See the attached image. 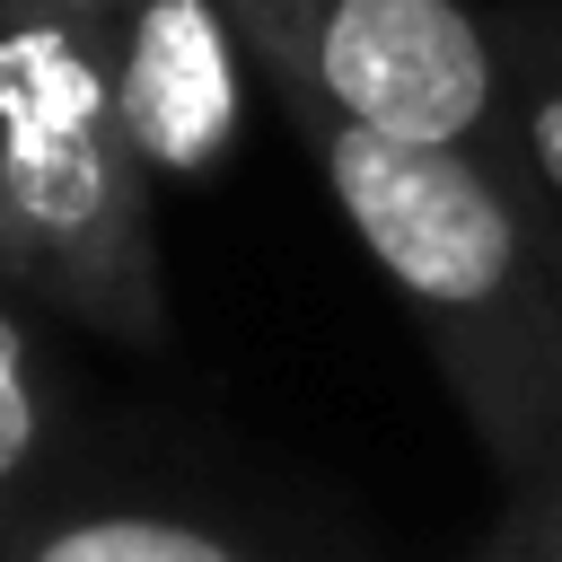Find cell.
<instances>
[{"label":"cell","mask_w":562,"mask_h":562,"mask_svg":"<svg viewBox=\"0 0 562 562\" xmlns=\"http://www.w3.org/2000/svg\"><path fill=\"white\" fill-rule=\"evenodd\" d=\"M281 123L299 132L307 167L325 176L342 228L422 325L457 422L483 439L492 474L518 483L562 448V386H553V290H562V228L553 211L492 158V149H430L386 140L325 97L263 79Z\"/></svg>","instance_id":"1"},{"label":"cell","mask_w":562,"mask_h":562,"mask_svg":"<svg viewBox=\"0 0 562 562\" xmlns=\"http://www.w3.org/2000/svg\"><path fill=\"white\" fill-rule=\"evenodd\" d=\"M158 176L123 132L105 26H0V290L123 351H167Z\"/></svg>","instance_id":"2"},{"label":"cell","mask_w":562,"mask_h":562,"mask_svg":"<svg viewBox=\"0 0 562 562\" xmlns=\"http://www.w3.org/2000/svg\"><path fill=\"white\" fill-rule=\"evenodd\" d=\"M255 79H290L334 114L501 158V35L474 0H228Z\"/></svg>","instance_id":"3"},{"label":"cell","mask_w":562,"mask_h":562,"mask_svg":"<svg viewBox=\"0 0 562 562\" xmlns=\"http://www.w3.org/2000/svg\"><path fill=\"white\" fill-rule=\"evenodd\" d=\"M105 26V70L132 149L149 158L158 184H202L237 158L246 140V26L228 0H132Z\"/></svg>","instance_id":"4"},{"label":"cell","mask_w":562,"mask_h":562,"mask_svg":"<svg viewBox=\"0 0 562 562\" xmlns=\"http://www.w3.org/2000/svg\"><path fill=\"white\" fill-rule=\"evenodd\" d=\"M0 562H272L246 536L193 518V509H158V501H79V509H44L0 527Z\"/></svg>","instance_id":"5"},{"label":"cell","mask_w":562,"mask_h":562,"mask_svg":"<svg viewBox=\"0 0 562 562\" xmlns=\"http://www.w3.org/2000/svg\"><path fill=\"white\" fill-rule=\"evenodd\" d=\"M501 35V167L562 220V0H509Z\"/></svg>","instance_id":"6"},{"label":"cell","mask_w":562,"mask_h":562,"mask_svg":"<svg viewBox=\"0 0 562 562\" xmlns=\"http://www.w3.org/2000/svg\"><path fill=\"white\" fill-rule=\"evenodd\" d=\"M53 448V378H44V351L18 316V299L0 290V527H18V501L35 483Z\"/></svg>","instance_id":"7"},{"label":"cell","mask_w":562,"mask_h":562,"mask_svg":"<svg viewBox=\"0 0 562 562\" xmlns=\"http://www.w3.org/2000/svg\"><path fill=\"white\" fill-rule=\"evenodd\" d=\"M465 562H562V448L536 474L501 483V509Z\"/></svg>","instance_id":"8"},{"label":"cell","mask_w":562,"mask_h":562,"mask_svg":"<svg viewBox=\"0 0 562 562\" xmlns=\"http://www.w3.org/2000/svg\"><path fill=\"white\" fill-rule=\"evenodd\" d=\"M132 0H0V26H35V18H123Z\"/></svg>","instance_id":"9"},{"label":"cell","mask_w":562,"mask_h":562,"mask_svg":"<svg viewBox=\"0 0 562 562\" xmlns=\"http://www.w3.org/2000/svg\"><path fill=\"white\" fill-rule=\"evenodd\" d=\"M562 228V220H553ZM553 386H562V290H553Z\"/></svg>","instance_id":"10"}]
</instances>
